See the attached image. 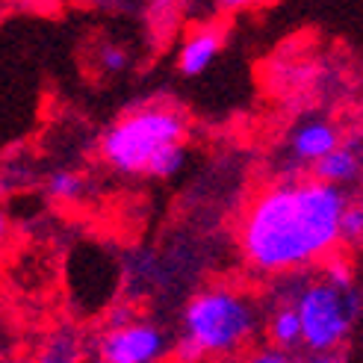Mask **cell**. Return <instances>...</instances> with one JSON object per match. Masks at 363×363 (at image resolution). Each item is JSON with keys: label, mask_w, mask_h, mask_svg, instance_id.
Wrapping results in <instances>:
<instances>
[{"label": "cell", "mask_w": 363, "mask_h": 363, "mask_svg": "<svg viewBox=\"0 0 363 363\" xmlns=\"http://www.w3.org/2000/svg\"><path fill=\"white\" fill-rule=\"evenodd\" d=\"M169 354L166 331L130 311H118L95 340V363H162Z\"/></svg>", "instance_id": "5b68a950"}, {"label": "cell", "mask_w": 363, "mask_h": 363, "mask_svg": "<svg viewBox=\"0 0 363 363\" xmlns=\"http://www.w3.org/2000/svg\"><path fill=\"white\" fill-rule=\"evenodd\" d=\"M0 195H4V184H0Z\"/></svg>", "instance_id": "d6986e66"}, {"label": "cell", "mask_w": 363, "mask_h": 363, "mask_svg": "<svg viewBox=\"0 0 363 363\" xmlns=\"http://www.w3.org/2000/svg\"><path fill=\"white\" fill-rule=\"evenodd\" d=\"M349 192L316 177H284L248 201L240 219V254L254 275L284 278L316 269L340 251Z\"/></svg>", "instance_id": "6da1fadb"}, {"label": "cell", "mask_w": 363, "mask_h": 363, "mask_svg": "<svg viewBox=\"0 0 363 363\" xmlns=\"http://www.w3.org/2000/svg\"><path fill=\"white\" fill-rule=\"evenodd\" d=\"M48 192L53 198H60V201H74V198H80L83 192V177L77 172H53L50 180H48Z\"/></svg>", "instance_id": "4fadbf2b"}, {"label": "cell", "mask_w": 363, "mask_h": 363, "mask_svg": "<svg viewBox=\"0 0 363 363\" xmlns=\"http://www.w3.org/2000/svg\"><path fill=\"white\" fill-rule=\"evenodd\" d=\"M222 50V33L213 30V27H204V30H195L189 39L180 45V53H177V68L184 77H198L213 65V60L219 57Z\"/></svg>", "instance_id": "9c48e42d"}, {"label": "cell", "mask_w": 363, "mask_h": 363, "mask_svg": "<svg viewBox=\"0 0 363 363\" xmlns=\"http://www.w3.org/2000/svg\"><path fill=\"white\" fill-rule=\"evenodd\" d=\"M263 334H266V342L275 349H284V352H304V342H301V319H298V311L296 304L284 298L281 293L272 289V298L266 304V322H263Z\"/></svg>", "instance_id": "8992f818"}, {"label": "cell", "mask_w": 363, "mask_h": 363, "mask_svg": "<svg viewBox=\"0 0 363 363\" xmlns=\"http://www.w3.org/2000/svg\"><path fill=\"white\" fill-rule=\"evenodd\" d=\"M340 130L325 121V118H307L301 121L293 133H289L286 148L293 154L296 162H319L325 154H331L340 145Z\"/></svg>", "instance_id": "52a82bcc"}, {"label": "cell", "mask_w": 363, "mask_h": 363, "mask_svg": "<svg viewBox=\"0 0 363 363\" xmlns=\"http://www.w3.org/2000/svg\"><path fill=\"white\" fill-rule=\"evenodd\" d=\"M184 166H186V145L184 142H172V145H166V148L154 157L148 174L160 177V180H169V177L184 172Z\"/></svg>", "instance_id": "8fae6325"}, {"label": "cell", "mask_w": 363, "mask_h": 363, "mask_svg": "<svg viewBox=\"0 0 363 363\" xmlns=\"http://www.w3.org/2000/svg\"><path fill=\"white\" fill-rule=\"evenodd\" d=\"M360 289H363V281H360Z\"/></svg>", "instance_id": "ffe728a7"}, {"label": "cell", "mask_w": 363, "mask_h": 363, "mask_svg": "<svg viewBox=\"0 0 363 363\" xmlns=\"http://www.w3.org/2000/svg\"><path fill=\"white\" fill-rule=\"evenodd\" d=\"M228 363H301L293 352H284V349H275V346H251L248 352H242L240 357H233Z\"/></svg>", "instance_id": "5bb4252c"}, {"label": "cell", "mask_w": 363, "mask_h": 363, "mask_svg": "<svg viewBox=\"0 0 363 363\" xmlns=\"http://www.w3.org/2000/svg\"><path fill=\"white\" fill-rule=\"evenodd\" d=\"M6 233H9V219H6V213L0 210V242L6 240Z\"/></svg>", "instance_id": "ac0fdd59"}, {"label": "cell", "mask_w": 363, "mask_h": 363, "mask_svg": "<svg viewBox=\"0 0 363 363\" xmlns=\"http://www.w3.org/2000/svg\"><path fill=\"white\" fill-rule=\"evenodd\" d=\"M301 363H346L340 354H307Z\"/></svg>", "instance_id": "2e32d148"}, {"label": "cell", "mask_w": 363, "mask_h": 363, "mask_svg": "<svg viewBox=\"0 0 363 363\" xmlns=\"http://www.w3.org/2000/svg\"><path fill=\"white\" fill-rule=\"evenodd\" d=\"M216 4H219L222 9H245V6H254V4H257V0H216Z\"/></svg>", "instance_id": "e0dca14e"}, {"label": "cell", "mask_w": 363, "mask_h": 363, "mask_svg": "<svg viewBox=\"0 0 363 363\" xmlns=\"http://www.w3.org/2000/svg\"><path fill=\"white\" fill-rule=\"evenodd\" d=\"M98 60H101V68L104 71L118 74V71H124V65H127V53L118 45H106V48H101V57Z\"/></svg>", "instance_id": "9a60e30c"}, {"label": "cell", "mask_w": 363, "mask_h": 363, "mask_svg": "<svg viewBox=\"0 0 363 363\" xmlns=\"http://www.w3.org/2000/svg\"><path fill=\"white\" fill-rule=\"evenodd\" d=\"M313 177L331 186H354L363 177V151L352 142H340L331 154H325L319 162H313Z\"/></svg>", "instance_id": "ba28073f"}, {"label": "cell", "mask_w": 363, "mask_h": 363, "mask_svg": "<svg viewBox=\"0 0 363 363\" xmlns=\"http://www.w3.org/2000/svg\"><path fill=\"white\" fill-rule=\"evenodd\" d=\"M35 363H83V340L77 331L60 328L57 334H50L48 342L42 346Z\"/></svg>", "instance_id": "30bf717a"}, {"label": "cell", "mask_w": 363, "mask_h": 363, "mask_svg": "<svg viewBox=\"0 0 363 363\" xmlns=\"http://www.w3.org/2000/svg\"><path fill=\"white\" fill-rule=\"evenodd\" d=\"M186 139V116L174 106H142L104 133L101 154L121 174H148L154 157L172 142Z\"/></svg>", "instance_id": "277c9868"}, {"label": "cell", "mask_w": 363, "mask_h": 363, "mask_svg": "<svg viewBox=\"0 0 363 363\" xmlns=\"http://www.w3.org/2000/svg\"><path fill=\"white\" fill-rule=\"evenodd\" d=\"M340 240L342 245H360L363 242V201H349L340 219Z\"/></svg>", "instance_id": "7c38bea8"}, {"label": "cell", "mask_w": 363, "mask_h": 363, "mask_svg": "<svg viewBox=\"0 0 363 363\" xmlns=\"http://www.w3.org/2000/svg\"><path fill=\"white\" fill-rule=\"evenodd\" d=\"M275 293L296 304L307 354H340L352 342L363 316V289L346 257L334 254L316 269L284 275Z\"/></svg>", "instance_id": "7a4b0ae2"}, {"label": "cell", "mask_w": 363, "mask_h": 363, "mask_svg": "<svg viewBox=\"0 0 363 363\" xmlns=\"http://www.w3.org/2000/svg\"><path fill=\"white\" fill-rule=\"evenodd\" d=\"M266 304L242 286L213 284L186 301L174 342L177 363H228L254 346L263 334Z\"/></svg>", "instance_id": "3957f363"}]
</instances>
